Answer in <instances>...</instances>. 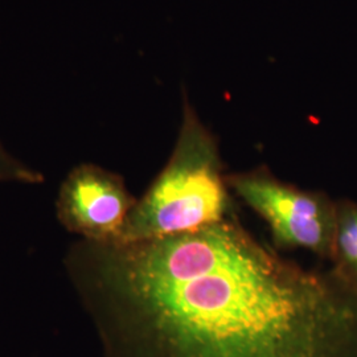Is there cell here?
Masks as SVG:
<instances>
[{
    "instance_id": "7a4b0ae2",
    "label": "cell",
    "mask_w": 357,
    "mask_h": 357,
    "mask_svg": "<svg viewBox=\"0 0 357 357\" xmlns=\"http://www.w3.org/2000/svg\"><path fill=\"white\" fill-rule=\"evenodd\" d=\"M233 203L218 141L184 94L183 121L174 151L137 200L116 241L131 243L204 229L236 216Z\"/></svg>"
},
{
    "instance_id": "5b68a950",
    "label": "cell",
    "mask_w": 357,
    "mask_h": 357,
    "mask_svg": "<svg viewBox=\"0 0 357 357\" xmlns=\"http://www.w3.org/2000/svg\"><path fill=\"white\" fill-rule=\"evenodd\" d=\"M331 271L357 295V203L336 202V230L332 243Z\"/></svg>"
},
{
    "instance_id": "277c9868",
    "label": "cell",
    "mask_w": 357,
    "mask_h": 357,
    "mask_svg": "<svg viewBox=\"0 0 357 357\" xmlns=\"http://www.w3.org/2000/svg\"><path fill=\"white\" fill-rule=\"evenodd\" d=\"M137 199L125 180L93 163L75 167L65 178L56 203L57 218L65 229L82 240L116 241Z\"/></svg>"
},
{
    "instance_id": "8992f818",
    "label": "cell",
    "mask_w": 357,
    "mask_h": 357,
    "mask_svg": "<svg viewBox=\"0 0 357 357\" xmlns=\"http://www.w3.org/2000/svg\"><path fill=\"white\" fill-rule=\"evenodd\" d=\"M0 183L40 184L44 183V176L13 156L0 142Z\"/></svg>"
},
{
    "instance_id": "6da1fadb",
    "label": "cell",
    "mask_w": 357,
    "mask_h": 357,
    "mask_svg": "<svg viewBox=\"0 0 357 357\" xmlns=\"http://www.w3.org/2000/svg\"><path fill=\"white\" fill-rule=\"evenodd\" d=\"M106 357H357V295L302 268L238 216L64 257Z\"/></svg>"
},
{
    "instance_id": "3957f363",
    "label": "cell",
    "mask_w": 357,
    "mask_h": 357,
    "mask_svg": "<svg viewBox=\"0 0 357 357\" xmlns=\"http://www.w3.org/2000/svg\"><path fill=\"white\" fill-rule=\"evenodd\" d=\"M227 184L230 192L268 222L277 248L306 249L330 261L336 202L327 193L307 191L283 181L268 166L227 174Z\"/></svg>"
}]
</instances>
